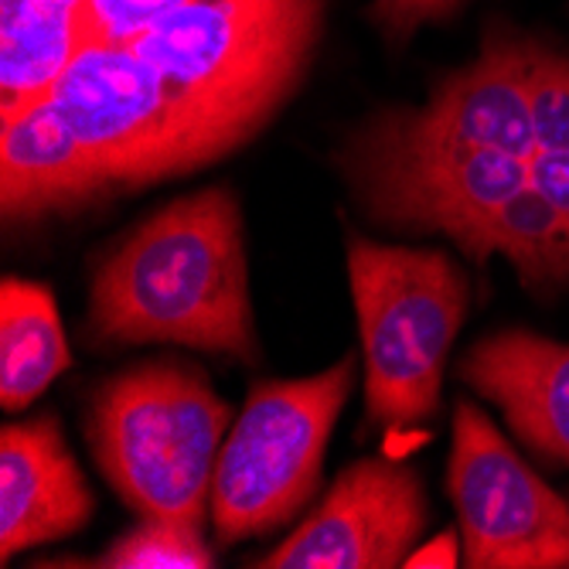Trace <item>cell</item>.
<instances>
[{
	"instance_id": "1",
	"label": "cell",
	"mask_w": 569,
	"mask_h": 569,
	"mask_svg": "<svg viewBox=\"0 0 569 569\" xmlns=\"http://www.w3.org/2000/svg\"><path fill=\"white\" fill-rule=\"evenodd\" d=\"M86 331L96 345L171 341L256 358L242 219L229 188L178 198L99 263Z\"/></svg>"
},
{
	"instance_id": "2",
	"label": "cell",
	"mask_w": 569,
	"mask_h": 569,
	"mask_svg": "<svg viewBox=\"0 0 569 569\" xmlns=\"http://www.w3.org/2000/svg\"><path fill=\"white\" fill-rule=\"evenodd\" d=\"M325 0H191L130 44L236 150L293 96L321 38Z\"/></svg>"
},
{
	"instance_id": "3",
	"label": "cell",
	"mask_w": 569,
	"mask_h": 569,
	"mask_svg": "<svg viewBox=\"0 0 569 569\" xmlns=\"http://www.w3.org/2000/svg\"><path fill=\"white\" fill-rule=\"evenodd\" d=\"M229 417L198 369L150 361L96 389L86 437L99 471L143 519L201 529Z\"/></svg>"
},
{
	"instance_id": "4",
	"label": "cell",
	"mask_w": 569,
	"mask_h": 569,
	"mask_svg": "<svg viewBox=\"0 0 569 569\" xmlns=\"http://www.w3.org/2000/svg\"><path fill=\"white\" fill-rule=\"evenodd\" d=\"M348 277L366 355V412L409 430L440 412L450 345L468 318V280L447 252L348 236Z\"/></svg>"
},
{
	"instance_id": "5",
	"label": "cell",
	"mask_w": 569,
	"mask_h": 569,
	"mask_svg": "<svg viewBox=\"0 0 569 569\" xmlns=\"http://www.w3.org/2000/svg\"><path fill=\"white\" fill-rule=\"evenodd\" d=\"M82 143L102 198L194 171L229 140L130 44L89 38L48 92Z\"/></svg>"
},
{
	"instance_id": "6",
	"label": "cell",
	"mask_w": 569,
	"mask_h": 569,
	"mask_svg": "<svg viewBox=\"0 0 569 569\" xmlns=\"http://www.w3.org/2000/svg\"><path fill=\"white\" fill-rule=\"evenodd\" d=\"M355 372L358 358L348 351L310 379L249 389L212 478V529L222 546L287 526L315 498Z\"/></svg>"
},
{
	"instance_id": "7",
	"label": "cell",
	"mask_w": 569,
	"mask_h": 569,
	"mask_svg": "<svg viewBox=\"0 0 569 569\" xmlns=\"http://www.w3.org/2000/svg\"><path fill=\"white\" fill-rule=\"evenodd\" d=\"M447 491L471 569H569V501H562L471 402L453 412Z\"/></svg>"
},
{
	"instance_id": "8",
	"label": "cell",
	"mask_w": 569,
	"mask_h": 569,
	"mask_svg": "<svg viewBox=\"0 0 569 569\" xmlns=\"http://www.w3.org/2000/svg\"><path fill=\"white\" fill-rule=\"evenodd\" d=\"M351 178L376 219L450 236L468 260L488 267L498 212L532 184V161L505 150L417 153L355 137Z\"/></svg>"
},
{
	"instance_id": "9",
	"label": "cell",
	"mask_w": 569,
	"mask_h": 569,
	"mask_svg": "<svg viewBox=\"0 0 569 569\" xmlns=\"http://www.w3.org/2000/svg\"><path fill=\"white\" fill-rule=\"evenodd\" d=\"M529 41L505 21L481 34L478 59L437 82L417 110H386L358 137L417 153H478L505 150L532 161L539 147L529 99Z\"/></svg>"
},
{
	"instance_id": "10",
	"label": "cell",
	"mask_w": 569,
	"mask_h": 569,
	"mask_svg": "<svg viewBox=\"0 0 569 569\" xmlns=\"http://www.w3.org/2000/svg\"><path fill=\"white\" fill-rule=\"evenodd\" d=\"M427 529L423 485L402 463H351L321 508L256 566L267 569H389L402 566Z\"/></svg>"
},
{
	"instance_id": "11",
	"label": "cell",
	"mask_w": 569,
	"mask_h": 569,
	"mask_svg": "<svg viewBox=\"0 0 569 569\" xmlns=\"http://www.w3.org/2000/svg\"><path fill=\"white\" fill-rule=\"evenodd\" d=\"M460 379L495 402L532 453L569 468V345L536 331H498L460 361Z\"/></svg>"
},
{
	"instance_id": "12",
	"label": "cell",
	"mask_w": 569,
	"mask_h": 569,
	"mask_svg": "<svg viewBox=\"0 0 569 569\" xmlns=\"http://www.w3.org/2000/svg\"><path fill=\"white\" fill-rule=\"evenodd\" d=\"M89 515L92 495L56 417L0 430V559L79 532Z\"/></svg>"
},
{
	"instance_id": "13",
	"label": "cell",
	"mask_w": 569,
	"mask_h": 569,
	"mask_svg": "<svg viewBox=\"0 0 569 569\" xmlns=\"http://www.w3.org/2000/svg\"><path fill=\"white\" fill-rule=\"evenodd\" d=\"M102 198L92 164L56 99L44 96L4 123L0 137V209L8 222L82 212Z\"/></svg>"
},
{
	"instance_id": "14",
	"label": "cell",
	"mask_w": 569,
	"mask_h": 569,
	"mask_svg": "<svg viewBox=\"0 0 569 569\" xmlns=\"http://www.w3.org/2000/svg\"><path fill=\"white\" fill-rule=\"evenodd\" d=\"M89 41V0H0V123L44 99Z\"/></svg>"
},
{
	"instance_id": "15",
	"label": "cell",
	"mask_w": 569,
	"mask_h": 569,
	"mask_svg": "<svg viewBox=\"0 0 569 569\" xmlns=\"http://www.w3.org/2000/svg\"><path fill=\"white\" fill-rule=\"evenodd\" d=\"M69 366L72 355L51 290L8 277L0 290V406L28 409Z\"/></svg>"
},
{
	"instance_id": "16",
	"label": "cell",
	"mask_w": 569,
	"mask_h": 569,
	"mask_svg": "<svg viewBox=\"0 0 569 569\" xmlns=\"http://www.w3.org/2000/svg\"><path fill=\"white\" fill-rule=\"evenodd\" d=\"M102 569H209L212 549L201 542V529L143 519L110 552L96 559Z\"/></svg>"
},
{
	"instance_id": "17",
	"label": "cell",
	"mask_w": 569,
	"mask_h": 569,
	"mask_svg": "<svg viewBox=\"0 0 569 569\" xmlns=\"http://www.w3.org/2000/svg\"><path fill=\"white\" fill-rule=\"evenodd\" d=\"M529 99L542 150H569V48L529 41Z\"/></svg>"
},
{
	"instance_id": "18",
	"label": "cell",
	"mask_w": 569,
	"mask_h": 569,
	"mask_svg": "<svg viewBox=\"0 0 569 569\" xmlns=\"http://www.w3.org/2000/svg\"><path fill=\"white\" fill-rule=\"evenodd\" d=\"M184 4L191 0H89V38L123 44Z\"/></svg>"
},
{
	"instance_id": "19",
	"label": "cell",
	"mask_w": 569,
	"mask_h": 569,
	"mask_svg": "<svg viewBox=\"0 0 569 569\" xmlns=\"http://www.w3.org/2000/svg\"><path fill=\"white\" fill-rule=\"evenodd\" d=\"M468 0H372L369 18L389 41H409L423 24H447Z\"/></svg>"
},
{
	"instance_id": "20",
	"label": "cell",
	"mask_w": 569,
	"mask_h": 569,
	"mask_svg": "<svg viewBox=\"0 0 569 569\" xmlns=\"http://www.w3.org/2000/svg\"><path fill=\"white\" fill-rule=\"evenodd\" d=\"M532 184L569 222V150H539L532 158Z\"/></svg>"
},
{
	"instance_id": "21",
	"label": "cell",
	"mask_w": 569,
	"mask_h": 569,
	"mask_svg": "<svg viewBox=\"0 0 569 569\" xmlns=\"http://www.w3.org/2000/svg\"><path fill=\"white\" fill-rule=\"evenodd\" d=\"M460 552L463 549H457V532H440L437 539L423 542L420 549H412L402 566H409V569H427V566H433V569H453L457 559H463Z\"/></svg>"
}]
</instances>
